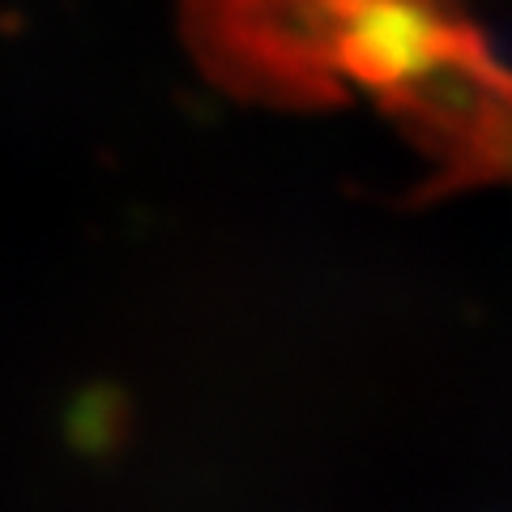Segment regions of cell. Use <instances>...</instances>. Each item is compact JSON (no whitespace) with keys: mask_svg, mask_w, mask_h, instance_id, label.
<instances>
[{"mask_svg":"<svg viewBox=\"0 0 512 512\" xmlns=\"http://www.w3.org/2000/svg\"><path fill=\"white\" fill-rule=\"evenodd\" d=\"M201 60L282 103L367 86L440 163V188L512 175V73L461 0H188Z\"/></svg>","mask_w":512,"mask_h":512,"instance_id":"1","label":"cell"}]
</instances>
